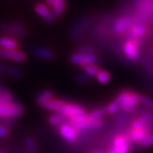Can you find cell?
<instances>
[{
  "instance_id": "cell-5",
  "label": "cell",
  "mask_w": 153,
  "mask_h": 153,
  "mask_svg": "<svg viewBox=\"0 0 153 153\" xmlns=\"http://www.w3.org/2000/svg\"><path fill=\"white\" fill-rule=\"evenodd\" d=\"M58 132L60 136L70 145L75 144L78 136L80 135V131L70 124L67 121L58 127Z\"/></svg>"
},
{
  "instance_id": "cell-32",
  "label": "cell",
  "mask_w": 153,
  "mask_h": 153,
  "mask_svg": "<svg viewBox=\"0 0 153 153\" xmlns=\"http://www.w3.org/2000/svg\"><path fill=\"white\" fill-rule=\"evenodd\" d=\"M10 128H8L7 127L0 123V139H6L10 136Z\"/></svg>"
},
{
  "instance_id": "cell-17",
  "label": "cell",
  "mask_w": 153,
  "mask_h": 153,
  "mask_svg": "<svg viewBox=\"0 0 153 153\" xmlns=\"http://www.w3.org/2000/svg\"><path fill=\"white\" fill-rule=\"evenodd\" d=\"M18 48V42L15 38L7 36L0 37V49H16Z\"/></svg>"
},
{
  "instance_id": "cell-36",
  "label": "cell",
  "mask_w": 153,
  "mask_h": 153,
  "mask_svg": "<svg viewBox=\"0 0 153 153\" xmlns=\"http://www.w3.org/2000/svg\"><path fill=\"white\" fill-rule=\"evenodd\" d=\"M2 88H3V87H1V86H0V91H1V89H2Z\"/></svg>"
},
{
  "instance_id": "cell-3",
  "label": "cell",
  "mask_w": 153,
  "mask_h": 153,
  "mask_svg": "<svg viewBox=\"0 0 153 153\" xmlns=\"http://www.w3.org/2000/svg\"><path fill=\"white\" fill-rule=\"evenodd\" d=\"M26 109L20 103L12 101L7 104H0V118H14L25 114Z\"/></svg>"
},
{
  "instance_id": "cell-20",
  "label": "cell",
  "mask_w": 153,
  "mask_h": 153,
  "mask_svg": "<svg viewBox=\"0 0 153 153\" xmlns=\"http://www.w3.org/2000/svg\"><path fill=\"white\" fill-rule=\"evenodd\" d=\"M149 123H150L146 119H145L141 115H139L130 122L128 128H144L147 127Z\"/></svg>"
},
{
  "instance_id": "cell-35",
  "label": "cell",
  "mask_w": 153,
  "mask_h": 153,
  "mask_svg": "<svg viewBox=\"0 0 153 153\" xmlns=\"http://www.w3.org/2000/svg\"><path fill=\"white\" fill-rule=\"evenodd\" d=\"M0 153H6L5 152H0Z\"/></svg>"
},
{
  "instance_id": "cell-1",
  "label": "cell",
  "mask_w": 153,
  "mask_h": 153,
  "mask_svg": "<svg viewBox=\"0 0 153 153\" xmlns=\"http://www.w3.org/2000/svg\"><path fill=\"white\" fill-rule=\"evenodd\" d=\"M143 42L135 39H126L122 45V51L129 62L137 63L142 58L141 55V46Z\"/></svg>"
},
{
  "instance_id": "cell-34",
  "label": "cell",
  "mask_w": 153,
  "mask_h": 153,
  "mask_svg": "<svg viewBox=\"0 0 153 153\" xmlns=\"http://www.w3.org/2000/svg\"><path fill=\"white\" fill-rule=\"evenodd\" d=\"M15 153H27V152H23V151H22V150H16Z\"/></svg>"
},
{
  "instance_id": "cell-12",
  "label": "cell",
  "mask_w": 153,
  "mask_h": 153,
  "mask_svg": "<svg viewBox=\"0 0 153 153\" xmlns=\"http://www.w3.org/2000/svg\"><path fill=\"white\" fill-rule=\"evenodd\" d=\"M0 74H4L16 79H21L24 76V73L21 69L16 66H8L3 63H0Z\"/></svg>"
},
{
  "instance_id": "cell-23",
  "label": "cell",
  "mask_w": 153,
  "mask_h": 153,
  "mask_svg": "<svg viewBox=\"0 0 153 153\" xmlns=\"http://www.w3.org/2000/svg\"><path fill=\"white\" fill-rule=\"evenodd\" d=\"M140 104L142 105L145 109L153 113V100L148 97L147 95L140 94Z\"/></svg>"
},
{
  "instance_id": "cell-28",
  "label": "cell",
  "mask_w": 153,
  "mask_h": 153,
  "mask_svg": "<svg viewBox=\"0 0 153 153\" xmlns=\"http://www.w3.org/2000/svg\"><path fill=\"white\" fill-rule=\"evenodd\" d=\"M76 53L83 55H95L96 49L92 45H82L76 49Z\"/></svg>"
},
{
  "instance_id": "cell-27",
  "label": "cell",
  "mask_w": 153,
  "mask_h": 153,
  "mask_svg": "<svg viewBox=\"0 0 153 153\" xmlns=\"http://www.w3.org/2000/svg\"><path fill=\"white\" fill-rule=\"evenodd\" d=\"M106 114L105 107H100L96 109L93 110L91 112L88 113V116L93 119V120H101L103 119L105 115Z\"/></svg>"
},
{
  "instance_id": "cell-18",
  "label": "cell",
  "mask_w": 153,
  "mask_h": 153,
  "mask_svg": "<svg viewBox=\"0 0 153 153\" xmlns=\"http://www.w3.org/2000/svg\"><path fill=\"white\" fill-rule=\"evenodd\" d=\"M51 7V12L53 16L55 18H59L63 15L64 11L66 10V2L65 0H57Z\"/></svg>"
},
{
  "instance_id": "cell-11",
  "label": "cell",
  "mask_w": 153,
  "mask_h": 153,
  "mask_svg": "<svg viewBox=\"0 0 153 153\" xmlns=\"http://www.w3.org/2000/svg\"><path fill=\"white\" fill-rule=\"evenodd\" d=\"M33 55L40 60H51L55 58V53L53 49L46 47H36L33 49Z\"/></svg>"
},
{
  "instance_id": "cell-25",
  "label": "cell",
  "mask_w": 153,
  "mask_h": 153,
  "mask_svg": "<svg viewBox=\"0 0 153 153\" xmlns=\"http://www.w3.org/2000/svg\"><path fill=\"white\" fill-rule=\"evenodd\" d=\"M13 101V94L3 88L0 91V104H7Z\"/></svg>"
},
{
  "instance_id": "cell-4",
  "label": "cell",
  "mask_w": 153,
  "mask_h": 153,
  "mask_svg": "<svg viewBox=\"0 0 153 153\" xmlns=\"http://www.w3.org/2000/svg\"><path fill=\"white\" fill-rule=\"evenodd\" d=\"M0 30L5 34V36L10 38H25L27 36V30L22 24L19 22H10L0 25Z\"/></svg>"
},
{
  "instance_id": "cell-14",
  "label": "cell",
  "mask_w": 153,
  "mask_h": 153,
  "mask_svg": "<svg viewBox=\"0 0 153 153\" xmlns=\"http://www.w3.org/2000/svg\"><path fill=\"white\" fill-rule=\"evenodd\" d=\"M89 24H90V20L88 19V18L82 19V21H80L76 26H74V27L71 29V38H74V39H78V38H81L82 32L85 29H87L88 27L89 26Z\"/></svg>"
},
{
  "instance_id": "cell-10",
  "label": "cell",
  "mask_w": 153,
  "mask_h": 153,
  "mask_svg": "<svg viewBox=\"0 0 153 153\" xmlns=\"http://www.w3.org/2000/svg\"><path fill=\"white\" fill-rule=\"evenodd\" d=\"M140 94L135 91H131L128 98L126 100L123 104L120 105V110L124 113L131 112L136 108L138 105H140Z\"/></svg>"
},
{
  "instance_id": "cell-6",
  "label": "cell",
  "mask_w": 153,
  "mask_h": 153,
  "mask_svg": "<svg viewBox=\"0 0 153 153\" xmlns=\"http://www.w3.org/2000/svg\"><path fill=\"white\" fill-rule=\"evenodd\" d=\"M0 58L16 63H24L27 60V56L25 54V52L18 49L10 50L0 49Z\"/></svg>"
},
{
  "instance_id": "cell-16",
  "label": "cell",
  "mask_w": 153,
  "mask_h": 153,
  "mask_svg": "<svg viewBox=\"0 0 153 153\" xmlns=\"http://www.w3.org/2000/svg\"><path fill=\"white\" fill-rule=\"evenodd\" d=\"M54 99V93L49 89H44L38 94L36 97V103L38 106L44 107L49 101Z\"/></svg>"
},
{
  "instance_id": "cell-24",
  "label": "cell",
  "mask_w": 153,
  "mask_h": 153,
  "mask_svg": "<svg viewBox=\"0 0 153 153\" xmlns=\"http://www.w3.org/2000/svg\"><path fill=\"white\" fill-rule=\"evenodd\" d=\"M82 71L90 77H95L96 75L98 74L100 70V67L96 64H89V65H87V66H82Z\"/></svg>"
},
{
  "instance_id": "cell-2",
  "label": "cell",
  "mask_w": 153,
  "mask_h": 153,
  "mask_svg": "<svg viewBox=\"0 0 153 153\" xmlns=\"http://www.w3.org/2000/svg\"><path fill=\"white\" fill-rule=\"evenodd\" d=\"M132 15H123L117 17L111 27V33L116 36H123L133 25Z\"/></svg>"
},
{
  "instance_id": "cell-26",
  "label": "cell",
  "mask_w": 153,
  "mask_h": 153,
  "mask_svg": "<svg viewBox=\"0 0 153 153\" xmlns=\"http://www.w3.org/2000/svg\"><path fill=\"white\" fill-rule=\"evenodd\" d=\"M105 110L106 114L114 116L117 113H118V111L120 110V105L114 100L111 101L110 103H108V104L105 106Z\"/></svg>"
},
{
  "instance_id": "cell-22",
  "label": "cell",
  "mask_w": 153,
  "mask_h": 153,
  "mask_svg": "<svg viewBox=\"0 0 153 153\" xmlns=\"http://www.w3.org/2000/svg\"><path fill=\"white\" fill-rule=\"evenodd\" d=\"M95 77H96V80L101 84H107L111 79V73L106 70H100Z\"/></svg>"
},
{
  "instance_id": "cell-7",
  "label": "cell",
  "mask_w": 153,
  "mask_h": 153,
  "mask_svg": "<svg viewBox=\"0 0 153 153\" xmlns=\"http://www.w3.org/2000/svg\"><path fill=\"white\" fill-rule=\"evenodd\" d=\"M85 113H87L86 110L82 105L77 104V103H72V102L66 101L60 114L65 116L66 119H68V118H71L74 117L81 116Z\"/></svg>"
},
{
  "instance_id": "cell-19",
  "label": "cell",
  "mask_w": 153,
  "mask_h": 153,
  "mask_svg": "<svg viewBox=\"0 0 153 153\" xmlns=\"http://www.w3.org/2000/svg\"><path fill=\"white\" fill-rule=\"evenodd\" d=\"M24 146L27 153H39L36 140L32 136H27L24 140Z\"/></svg>"
},
{
  "instance_id": "cell-37",
  "label": "cell",
  "mask_w": 153,
  "mask_h": 153,
  "mask_svg": "<svg viewBox=\"0 0 153 153\" xmlns=\"http://www.w3.org/2000/svg\"><path fill=\"white\" fill-rule=\"evenodd\" d=\"M152 56H153V50H152Z\"/></svg>"
},
{
  "instance_id": "cell-9",
  "label": "cell",
  "mask_w": 153,
  "mask_h": 153,
  "mask_svg": "<svg viewBox=\"0 0 153 153\" xmlns=\"http://www.w3.org/2000/svg\"><path fill=\"white\" fill-rule=\"evenodd\" d=\"M126 133L130 139V141L132 144H138L148 134L152 133L149 128L146 127L144 128H128L126 130Z\"/></svg>"
},
{
  "instance_id": "cell-29",
  "label": "cell",
  "mask_w": 153,
  "mask_h": 153,
  "mask_svg": "<svg viewBox=\"0 0 153 153\" xmlns=\"http://www.w3.org/2000/svg\"><path fill=\"white\" fill-rule=\"evenodd\" d=\"M90 78H91L90 76H88L87 74L82 71L76 74V77H75V82L78 85H83V84H86L89 82Z\"/></svg>"
},
{
  "instance_id": "cell-13",
  "label": "cell",
  "mask_w": 153,
  "mask_h": 153,
  "mask_svg": "<svg viewBox=\"0 0 153 153\" xmlns=\"http://www.w3.org/2000/svg\"><path fill=\"white\" fill-rule=\"evenodd\" d=\"M34 10L36 11V13L44 21L48 23H52L55 21V17L53 16L51 10H49V8L44 4H41V3L37 4L34 6Z\"/></svg>"
},
{
  "instance_id": "cell-31",
  "label": "cell",
  "mask_w": 153,
  "mask_h": 153,
  "mask_svg": "<svg viewBox=\"0 0 153 153\" xmlns=\"http://www.w3.org/2000/svg\"><path fill=\"white\" fill-rule=\"evenodd\" d=\"M139 146L142 148L151 147L153 146V132L148 134L139 143Z\"/></svg>"
},
{
  "instance_id": "cell-30",
  "label": "cell",
  "mask_w": 153,
  "mask_h": 153,
  "mask_svg": "<svg viewBox=\"0 0 153 153\" xmlns=\"http://www.w3.org/2000/svg\"><path fill=\"white\" fill-rule=\"evenodd\" d=\"M144 66L148 75L151 77H153V60L152 57L146 56L144 58Z\"/></svg>"
},
{
  "instance_id": "cell-8",
  "label": "cell",
  "mask_w": 153,
  "mask_h": 153,
  "mask_svg": "<svg viewBox=\"0 0 153 153\" xmlns=\"http://www.w3.org/2000/svg\"><path fill=\"white\" fill-rule=\"evenodd\" d=\"M98 56L96 55H83L75 53L70 56V61L73 65L84 66L89 64H96L98 62Z\"/></svg>"
},
{
  "instance_id": "cell-33",
  "label": "cell",
  "mask_w": 153,
  "mask_h": 153,
  "mask_svg": "<svg viewBox=\"0 0 153 153\" xmlns=\"http://www.w3.org/2000/svg\"><path fill=\"white\" fill-rule=\"evenodd\" d=\"M88 153H105V152L103 150H94L92 152H89Z\"/></svg>"
},
{
  "instance_id": "cell-21",
  "label": "cell",
  "mask_w": 153,
  "mask_h": 153,
  "mask_svg": "<svg viewBox=\"0 0 153 153\" xmlns=\"http://www.w3.org/2000/svg\"><path fill=\"white\" fill-rule=\"evenodd\" d=\"M67 119H66V117L60 114V113H53V114L50 115L48 118L49 124L54 126V127H56V128H58L59 126L61 125Z\"/></svg>"
},
{
  "instance_id": "cell-15",
  "label": "cell",
  "mask_w": 153,
  "mask_h": 153,
  "mask_svg": "<svg viewBox=\"0 0 153 153\" xmlns=\"http://www.w3.org/2000/svg\"><path fill=\"white\" fill-rule=\"evenodd\" d=\"M66 102V101L60 100V99L54 98L45 105L43 108L50 111H53L54 113H61V111L63 109Z\"/></svg>"
}]
</instances>
